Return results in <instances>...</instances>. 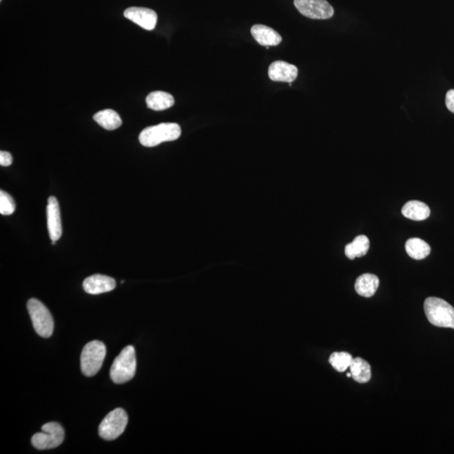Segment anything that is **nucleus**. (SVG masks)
Listing matches in <instances>:
<instances>
[{"label":"nucleus","mask_w":454,"mask_h":454,"mask_svg":"<svg viewBox=\"0 0 454 454\" xmlns=\"http://www.w3.org/2000/svg\"><path fill=\"white\" fill-rule=\"evenodd\" d=\"M116 286V282L113 278L101 274H94L87 277L83 283V289L90 295H100L112 291Z\"/></svg>","instance_id":"9b49d317"},{"label":"nucleus","mask_w":454,"mask_h":454,"mask_svg":"<svg viewBox=\"0 0 454 454\" xmlns=\"http://www.w3.org/2000/svg\"><path fill=\"white\" fill-rule=\"evenodd\" d=\"M404 217L412 220H424L430 216L431 211L425 203L418 200L407 202L402 207Z\"/></svg>","instance_id":"2eb2a0df"},{"label":"nucleus","mask_w":454,"mask_h":454,"mask_svg":"<svg viewBox=\"0 0 454 454\" xmlns=\"http://www.w3.org/2000/svg\"><path fill=\"white\" fill-rule=\"evenodd\" d=\"M106 355L104 343L93 341L85 346L81 354V370L83 375L92 377L100 371Z\"/></svg>","instance_id":"39448f33"},{"label":"nucleus","mask_w":454,"mask_h":454,"mask_svg":"<svg viewBox=\"0 0 454 454\" xmlns=\"http://www.w3.org/2000/svg\"><path fill=\"white\" fill-rule=\"evenodd\" d=\"M251 36L262 45L271 47L281 43L282 37L276 30L263 25H255L251 29Z\"/></svg>","instance_id":"ddd939ff"},{"label":"nucleus","mask_w":454,"mask_h":454,"mask_svg":"<svg viewBox=\"0 0 454 454\" xmlns=\"http://www.w3.org/2000/svg\"><path fill=\"white\" fill-rule=\"evenodd\" d=\"M1 1H2V0H1Z\"/></svg>","instance_id":"a878e982"},{"label":"nucleus","mask_w":454,"mask_h":454,"mask_svg":"<svg viewBox=\"0 0 454 454\" xmlns=\"http://www.w3.org/2000/svg\"><path fill=\"white\" fill-rule=\"evenodd\" d=\"M43 433L34 435L32 444L38 450H48L59 447L64 441L63 426L56 422H49L41 427Z\"/></svg>","instance_id":"0eeeda50"},{"label":"nucleus","mask_w":454,"mask_h":454,"mask_svg":"<svg viewBox=\"0 0 454 454\" xmlns=\"http://www.w3.org/2000/svg\"><path fill=\"white\" fill-rule=\"evenodd\" d=\"M28 310L36 333L41 338H50L54 329V322L48 309L40 300L30 299L28 303Z\"/></svg>","instance_id":"20e7f679"},{"label":"nucleus","mask_w":454,"mask_h":454,"mask_svg":"<svg viewBox=\"0 0 454 454\" xmlns=\"http://www.w3.org/2000/svg\"><path fill=\"white\" fill-rule=\"evenodd\" d=\"M379 285V278L375 274H364L357 278L356 283H355V291L358 295L369 298L375 295Z\"/></svg>","instance_id":"4468645a"},{"label":"nucleus","mask_w":454,"mask_h":454,"mask_svg":"<svg viewBox=\"0 0 454 454\" xmlns=\"http://www.w3.org/2000/svg\"><path fill=\"white\" fill-rule=\"evenodd\" d=\"M12 156L8 152H0V165L3 167L10 166L12 164Z\"/></svg>","instance_id":"5701e85b"},{"label":"nucleus","mask_w":454,"mask_h":454,"mask_svg":"<svg viewBox=\"0 0 454 454\" xmlns=\"http://www.w3.org/2000/svg\"><path fill=\"white\" fill-rule=\"evenodd\" d=\"M146 102L148 108L156 112H162L171 108L174 105V99L173 95L169 93L155 91L148 94Z\"/></svg>","instance_id":"dca6fc26"},{"label":"nucleus","mask_w":454,"mask_h":454,"mask_svg":"<svg viewBox=\"0 0 454 454\" xmlns=\"http://www.w3.org/2000/svg\"><path fill=\"white\" fill-rule=\"evenodd\" d=\"M445 102L449 112L454 114V90L448 91L447 94H446Z\"/></svg>","instance_id":"b1692460"},{"label":"nucleus","mask_w":454,"mask_h":454,"mask_svg":"<svg viewBox=\"0 0 454 454\" xmlns=\"http://www.w3.org/2000/svg\"><path fill=\"white\" fill-rule=\"evenodd\" d=\"M94 120L103 128L113 131L119 128L122 125V121L118 113L113 110H104L94 114Z\"/></svg>","instance_id":"6ab92c4d"},{"label":"nucleus","mask_w":454,"mask_h":454,"mask_svg":"<svg viewBox=\"0 0 454 454\" xmlns=\"http://www.w3.org/2000/svg\"><path fill=\"white\" fill-rule=\"evenodd\" d=\"M295 6L304 17L327 20L334 14L333 7L327 0H295Z\"/></svg>","instance_id":"6e6552de"},{"label":"nucleus","mask_w":454,"mask_h":454,"mask_svg":"<svg viewBox=\"0 0 454 454\" xmlns=\"http://www.w3.org/2000/svg\"><path fill=\"white\" fill-rule=\"evenodd\" d=\"M349 369L353 379L358 383L365 384L371 380V367L367 361L361 358H353Z\"/></svg>","instance_id":"f3484780"},{"label":"nucleus","mask_w":454,"mask_h":454,"mask_svg":"<svg viewBox=\"0 0 454 454\" xmlns=\"http://www.w3.org/2000/svg\"><path fill=\"white\" fill-rule=\"evenodd\" d=\"M297 75H298V68L295 65L283 62V61L273 63L269 68V79L274 82L291 83L295 81Z\"/></svg>","instance_id":"f8f14e48"},{"label":"nucleus","mask_w":454,"mask_h":454,"mask_svg":"<svg viewBox=\"0 0 454 454\" xmlns=\"http://www.w3.org/2000/svg\"><path fill=\"white\" fill-rule=\"evenodd\" d=\"M14 200L12 197L10 196L9 194L3 192H0V214L3 216H10L15 211Z\"/></svg>","instance_id":"4be33fe9"},{"label":"nucleus","mask_w":454,"mask_h":454,"mask_svg":"<svg viewBox=\"0 0 454 454\" xmlns=\"http://www.w3.org/2000/svg\"><path fill=\"white\" fill-rule=\"evenodd\" d=\"M128 423V415L121 408L110 412L99 427V434L102 440L113 441L124 433Z\"/></svg>","instance_id":"423d86ee"},{"label":"nucleus","mask_w":454,"mask_h":454,"mask_svg":"<svg viewBox=\"0 0 454 454\" xmlns=\"http://www.w3.org/2000/svg\"><path fill=\"white\" fill-rule=\"evenodd\" d=\"M353 360V358L350 353L341 352L331 354L329 362L338 372H345L347 369H349Z\"/></svg>","instance_id":"412c9836"},{"label":"nucleus","mask_w":454,"mask_h":454,"mask_svg":"<svg viewBox=\"0 0 454 454\" xmlns=\"http://www.w3.org/2000/svg\"><path fill=\"white\" fill-rule=\"evenodd\" d=\"M59 201L54 196L48 199L47 207L48 228L52 242H56L63 234L62 220H61Z\"/></svg>","instance_id":"9d476101"},{"label":"nucleus","mask_w":454,"mask_h":454,"mask_svg":"<svg viewBox=\"0 0 454 454\" xmlns=\"http://www.w3.org/2000/svg\"><path fill=\"white\" fill-rule=\"evenodd\" d=\"M370 243L367 236H358L353 241L345 247V254L351 260L364 257L369 249Z\"/></svg>","instance_id":"a211bd4d"},{"label":"nucleus","mask_w":454,"mask_h":454,"mask_svg":"<svg viewBox=\"0 0 454 454\" xmlns=\"http://www.w3.org/2000/svg\"><path fill=\"white\" fill-rule=\"evenodd\" d=\"M424 311L427 320L433 326L454 329V308L447 301L429 297L425 300Z\"/></svg>","instance_id":"7ed1b4c3"},{"label":"nucleus","mask_w":454,"mask_h":454,"mask_svg":"<svg viewBox=\"0 0 454 454\" xmlns=\"http://www.w3.org/2000/svg\"><path fill=\"white\" fill-rule=\"evenodd\" d=\"M124 15L128 20L147 30H154L158 22V14L154 10L147 9V8H128L125 10Z\"/></svg>","instance_id":"1a4fd4ad"},{"label":"nucleus","mask_w":454,"mask_h":454,"mask_svg":"<svg viewBox=\"0 0 454 454\" xmlns=\"http://www.w3.org/2000/svg\"><path fill=\"white\" fill-rule=\"evenodd\" d=\"M347 376H348L349 378H351V377H352V373H351V372L348 373V375H347Z\"/></svg>","instance_id":"393cba45"},{"label":"nucleus","mask_w":454,"mask_h":454,"mask_svg":"<svg viewBox=\"0 0 454 454\" xmlns=\"http://www.w3.org/2000/svg\"><path fill=\"white\" fill-rule=\"evenodd\" d=\"M181 136V128L176 123H162L144 129L139 136L144 147H154L163 143L173 142Z\"/></svg>","instance_id":"f03ea898"},{"label":"nucleus","mask_w":454,"mask_h":454,"mask_svg":"<svg viewBox=\"0 0 454 454\" xmlns=\"http://www.w3.org/2000/svg\"><path fill=\"white\" fill-rule=\"evenodd\" d=\"M406 251L407 254L415 260H422L429 257L431 247L422 239L411 238L406 243Z\"/></svg>","instance_id":"aec40b11"},{"label":"nucleus","mask_w":454,"mask_h":454,"mask_svg":"<svg viewBox=\"0 0 454 454\" xmlns=\"http://www.w3.org/2000/svg\"><path fill=\"white\" fill-rule=\"evenodd\" d=\"M136 371L134 347L127 346L121 351L110 368V378L114 384H125L133 379Z\"/></svg>","instance_id":"f257e3e1"}]
</instances>
